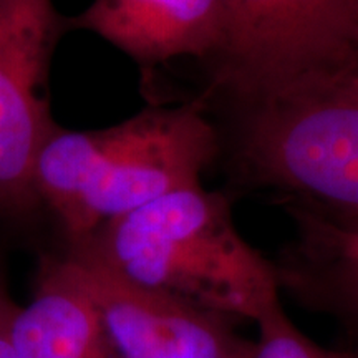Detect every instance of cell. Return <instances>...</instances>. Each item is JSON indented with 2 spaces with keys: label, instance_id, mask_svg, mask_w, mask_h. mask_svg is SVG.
I'll list each match as a JSON object with an SVG mask.
<instances>
[{
  "label": "cell",
  "instance_id": "1",
  "mask_svg": "<svg viewBox=\"0 0 358 358\" xmlns=\"http://www.w3.org/2000/svg\"><path fill=\"white\" fill-rule=\"evenodd\" d=\"M66 249L229 322L256 324L280 303L274 262L241 236L226 196L203 185L159 196Z\"/></svg>",
  "mask_w": 358,
  "mask_h": 358
},
{
  "label": "cell",
  "instance_id": "2",
  "mask_svg": "<svg viewBox=\"0 0 358 358\" xmlns=\"http://www.w3.org/2000/svg\"><path fill=\"white\" fill-rule=\"evenodd\" d=\"M217 151L203 101L148 106L110 128L58 127L35 158L32 186L70 245L159 196L199 186Z\"/></svg>",
  "mask_w": 358,
  "mask_h": 358
},
{
  "label": "cell",
  "instance_id": "3",
  "mask_svg": "<svg viewBox=\"0 0 358 358\" xmlns=\"http://www.w3.org/2000/svg\"><path fill=\"white\" fill-rule=\"evenodd\" d=\"M236 159L252 185L358 226V82L353 77L243 105Z\"/></svg>",
  "mask_w": 358,
  "mask_h": 358
},
{
  "label": "cell",
  "instance_id": "4",
  "mask_svg": "<svg viewBox=\"0 0 358 358\" xmlns=\"http://www.w3.org/2000/svg\"><path fill=\"white\" fill-rule=\"evenodd\" d=\"M216 82L243 105L358 69V0H224Z\"/></svg>",
  "mask_w": 358,
  "mask_h": 358
},
{
  "label": "cell",
  "instance_id": "5",
  "mask_svg": "<svg viewBox=\"0 0 358 358\" xmlns=\"http://www.w3.org/2000/svg\"><path fill=\"white\" fill-rule=\"evenodd\" d=\"M65 30L66 19L53 0H0V213L38 208L34 163L58 128L47 78Z\"/></svg>",
  "mask_w": 358,
  "mask_h": 358
},
{
  "label": "cell",
  "instance_id": "6",
  "mask_svg": "<svg viewBox=\"0 0 358 358\" xmlns=\"http://www.w3.org/2000/svg\"><path fill=\"white\" fill-rule=\"evenodd\" d=\"M116 358H249L252 342L232 322L166 294L122 279L78 250L66 249Z\"/></svg>",
  "mask_w": 358,
  "mask_h": 358
},
{
  "label": "cell",
  "instance_id": "7",
  "mask_svg": "<svg viewBox=\"0 0 358 358\" xmlns=\"http://www.w3.org/2000/svg\"><path fill=\"white\" fill-rule=\"evenodd\" d=\"M66 25L93 32L148 71L174 58L214 60L226 8L224 0H93Z\"/></svg>",
  "mask_w": 358,
  "mask_h": 358
},
{
  "label": "cell",
  "instance_id": "8",
  "mask_svg": "<svg viewBox=\"0 0 358 358\" xmlns=\"http://www.w3.org/2000/svg\"><path fill=\"white\" fill-rule=\"evenodd\" d=\"M13 358H116L92 295L65 254L40 261L13 325Z\"/></svg>",
  "mask_w": 358,
  "mask_h": 358
},
{
  "label": "cell",
  "instance_id": "9",
  "mask_svg": "<svg viewBox=\"0 0 358 358\" xmlns=\"http://www.w3.org/2000/svg\"><path fill=\"white\" fill-rule=\"evenodd\" d=\"M256 325L259 337L252 342L249 358H332L294 325L282 302L264 312Z\"/></svg>",
  "mask_w": 358,
  "mask_h": 358
},
{
  "label": "cell",
  "instance_id": "10",
  "mask_svg": "<svg viewBox=\"0 0 358 358\" xmlns=\"http://www.w3.org/2000/svg\"><path fill=\"white\" fill-rule=\"evenodd\" d=\"M20 306L8 290L6 274L0 267V358H13V325Z\"/></svg>",
  "mask_w": 358,
  "mask_h": 358
},
{
  "label": "cell",
  "instance_id": "11",
  "mask_svg": "<svg viewBox=\"0 0 358 358\" xmlns=\"http://www.w3.org/2000/svg\"><path fill=\"white\" fill-rule=\"evenodd\" d=\"M353 78H355L357 82H358V69H357V71H355V75H353Z\"/></svg>",
  "mask_w": 358,
  "mask_h": 358
}]
</instances>
